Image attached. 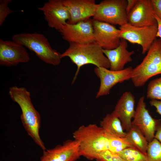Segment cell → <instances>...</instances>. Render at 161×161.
Masks as SVG:
<instances>
[{"label": "cell", "instance_id": "obj_22", "mask_svg": "<svg viewBox=\"0 0 161 161\" xmlns=\"http://www.w3.org/2000/svg\"><path fill=\"white\" fill-rule=\"evenodd\" d=\"M146 97L151 100H161V77L150 82L147 86Z\"/></svg>", "mask_w": 161, "mask_h": 161}, {"label": "cell", "instance_id": "obj_28", "mask_svg": "<svg viewBox=\"0 0 161 161\" xmlns=\"http://www.w3.org/2000/svg\"><path fill=\"white\" fill-rule=\"evenodd\" d=\"M149 103L151 106L155 108L157 112L161 115V100H151Z\"/></svg>", "mask_w": 161, "mask_h": 161}, {"label": "cell", "instance_id": "obj_25", "mask_svg": "<svg viewBox=\"0 0 161 161\" xmlns=\"http://www.w3.org/2000/svg\"><path fill=\"white\" fill-rule=\"evenodd\" d=\"M95 160L97 161H125L118 154L109 150L100 154Z\"/></svg>", "mask_w": 161, "mask_h": 161}, {"label": "cell", "instance_id": "obj_5", "mask_svg": "<svg viewBox=\"0 0 161 161\" xmlns=\"http://www.w3.org/2000/svg\"><path fill=\"white\" fill-rule=\"evenodd\" d=\"M161 74V39L156 38L142 62L133 68L131 79L137 87L143 86L151 78Z\"/></svg>", "mask_w": 161, "mask_h": 161}, {"label": "cell", "instance_id": "obj_26", "mask_svg": "<svg viewBox=\"0 0 161 161\" xmlns=\"http://www.w3.org/2000/svg\"><path fill=\"white\" fill-rule=\"evenodd\" d=\"M11 0H0V26L2 25L7 17L11 13L15 12L8 7Z\"/></svg>", "mask_w": 161, "mask_h": 161}, {"label": "cell", "instance_id": "obj_20", "mask_svg": "<svg viewBox=\"0 0 161 161\" xmlns=\"http://www.w3.org/2000/svg\"><path fill=\"white\" fill-rule=\"evenodd\" d=\"M134 147L147 154L149 143L145 137L137 126L132 125L125 137Z\"/></svg>", "mask_w": 161, "mask_h": 161}, {"label": "cell", "instance_id": "obj_27", "mask_svg": "<svg viewBox=\"0 0 161 161\" xmlns=\"http://www.w3.org/2000/svg\"><path fill=\"white\" fill-rule=\"evenodd\" d=\"M155 14L161 20V0H151Z\"/></svg>", "mask_w": 161, "mask_h": 161}, {"label": "cell", "instance_id": "obj_18", "mask_svg": "<svg viewBox=\"0 0 161 161\" xmlns=\"http://www.w3.org/2000/svg\"><path fill=\"white\" fill-rule=\"evenodd\" d=\"M127 47V41L121 39L119 45L116 48L111 50L103 49L104 55L109 61L110 70H122L124 69L126 64L132 61L131 56L134 54V51H129Z\"/></svg>", "mask_w": 161, "mask_h": 161}, {"label": "cell", "instance_id": "obj_11", "mask_svg": "<svg viewBox=\"0 0 161 161\" xmlns=\"http://www.w3.org/2000/svg\"><path fill=\"white\" fill-rule=\"evenodd\" d=\"M38 9L43 12L48 26L58 31L69 19V13L64 0H49Z\"/></svg>", "mask_w": 161, "mask_h": 161}, {"label": "cell", "instance_id": "obj_30", "mask_svg": "<svg viewBox=\"0 0 161 161\" xmlns=\"http://www.w3.org/2000/svg\"><path fill=\"white\" fill-rule=\"evenodd\" d=\"M154 16L156 20L157 25V31L156 37L161 39V20L154 13Z\"/></svg>", "mask_w": 161, "mask_h": 161}, {"label": "cell", "instance_id": "obj_21", "mask_svg": "<svg viewBox=\"0 0 161 161\" xmlns=\"http://www.w3.org/2000/svg\"><path fill=\"white\" fill-rule=\"evenodd\" d=\"M117 154L125 161H149L147 154L134 147L127 148Z\"/></svg>", "mask_w": 161, "mask_h": 161}, {"label": "cell", "instance_id": "obj_24", "mask_svg": "<svg viewBox=\"0 0 161 161\" xmlns=\"http://www.w3.org/2000/svg\"><path fill=\"white\" fill-rule=\"evenodd\" d=\"M147 155L149 161H161V143L156 138L149 143Z\"/></svg>", "mask_w": 161, "mask_h": 161}, {"label": "cell", "instance_id": "obj_12", "mask_svg": "<svg viewBox=\"0 0 161 161\" xmlns=\"http://www.w3.org/2000/svg\"><path fill=\"white\" fill-rule=\"evenodd\" d=\"M58 31L63 39L69 43H86L95 41L92 19L74 24L67 23Z\"/></svg>", "mask_w": 161, "mask_h": 161}, {"label": "cell", "instance_id": "obj_13", "mask_svg": "<svg viewBox=\"0 0 161 161\" xmlns=\"http://www.w3.org/2000/svg\"><path fill=\"white\" fill-rule=\"evenodd\" d=\"M95 41L103 49L111 50L119 45L120 30L114 25L92 19Z\"/></svg>", "mask_w": 161, "mask_h": 161}, {"label": "cell", "instance_id": "obj_7", "mask_svg": "<svg viewBox=\"0 0 161 161\" xmlns=\"http://www.w3.org/2000/svg\"><path fill=\"white\" fill-rule=\"evenodd\" d=\"M119 37L133 44L140 45L142 52H147L152 43L157 38V25L138 27L127 23L119 28Z\"/></svg>", "mask_w": 161, "mask_h": 161}, {"label": "cell", "instance_id": "obj_6", "mask_svg": "<svg viewBox=\"0 0 161 161\" xmlns=\"http://www.w3.org/2000/svg\"><path fill=\"white\" fill-rule=\"evenodd\" d=\"M127 0H104L97 5L93 19L113 25L122 26L127 23Z\"/></svg>", "mask_w": 161, "mask_h": 161}, {"label": "cell", "instance_id": "obj_16", "mask_svg": "<svg viewBox=\"0 0 161 161\" xmlns=\"http://www.w3.org/2000/svg\"><path fill=\"white\" fill-rule=\"evenodd\" d=\"M69 14L67 23L74 24L94 16L97 4L95 0H64Z\"/></svg>", "mask_w": 161, "mask_h": 161}, {"label": "cell", "instance_id": "obj_9", "mask_svg": "<svg viewBox=\"0 0 161 161\" xmlns=\"http://www.w3.org/2000/svg\"><path fill=\"white\" fill-rule=\"evenodd\" d=\"M131 123L140 129L149 143L155 138L156 132L161 122L151 116L146 108L144 96L139 99Z\"/></svg>", "mask_w": 161, "mask_h": 161}, {"label": "cell", "instance_id": "obj_10", "mask_svg": "<svg viewBox=\"0 0 161 161\" xmlns=\"http://www.w3.org/2000/svg\"><path fill=\"white\" fill-rule=\"evenodd\" d=\"M30 59L24 46L13 40L0 39L1 66H16L19 63H27Z\"/></svg>", "mask_w": 161, "mask_h": 161}, {"label": "cell", "instance_id": "obj_19", "mask_svg": "<svg viewBox=\"0 0 161 161\" xmlns=\"http://www.w3.org/2000/svg\"><path fill=\"white\" fill-rule=\"evenodd\" d=\"M100 126L106 132L114 136L125 137L124 131L120 119L112 113L108 114L100 123Z\"/></svg>", "mask_w": 161, "mask_h": 161}, {"label": "cell", "instance_id": "obj_15", "mask_svg": "<svg viewBox=\"0 0 161 161\" xmlns=\"http://www.w3.org/2000/svg\"><path fill=\"white\" fill-rule=\"evenodd\" d=\"M128 23L133 26L144 27L157 24L151 0H138L127 15Z\"/></svg>", "mask_w": 161, "mask_h": 161}, {"label": "cell", "instance_id": "obj_14", "mask_svg": "<svg viewBox=\"0 0 161 161\" xmlns=\"http://www.w3.org/2000/svg\"><path fill=\"white\" fill-rule=\"evenodd\" d=\"M80 156L78 143L74 140H68L43 151L40 161H75Z\"/></svg>", "mask_w": 161, "mask_h": 161}, {"label": "cell", "instance_id": "obj_1", "mask_svg": "<svg viewBox=\"0 0 161 161\" xmlns=\"http://www.w3.org/2000/svg\"><path fill=\"white\" fill-rule=\"evenodd\" d=\"M8 93L21 109V120L27 134L43 151L47 149L39 134L41 116L32 103L30 92L25 87L14 86L9 88Z\"/></svg>", "mask_w": 161, "mask_h": 161}, {"label": "cell", "instance_id": "obj_3", "mask_svg": "<svg viewBox=\"0 0 161 161\" xmlns=\"http://www.w3.org/2000/svg\"><path fill=\"white\" fill-rule=\"evenodd\" d=\"M69 57L75 64L77 69L72 83L75 81L80 68L84 65L92 64L97 67L110 68L109 61L103 49L95 41L86 43H69L68 48L61 54V58Z\"/></svg>", "mask_w": 161, "mask_h": 161}, {"label": "cell", "instance_id": "obj_8", "mask_svg": "<svg viewBox=\"0 0 161 161\" xmlns=\"http://www.w3.org/2000/svg\"><path fill=\"white\" fill-rule=\"evenodd\" d=\"M132 69L131 66L120 71H113L104 67H96L94 72L100 80V86L96 97L107 95L116 84L131 79Z\"/></svg>", "mask_w": 161, "mask_h": 161}, {"label": "cell", "instance_id": "obj_2", "mask_svg": "<svg viewBox=\"0 0 161 161\" xmlns=\"http://www.w3.org/2000/svg\"><path fill=\"white\" fill-rule=\"evenodd\" d=\"M112 136L95 124L81 126L73 133L74 140L79 144L80 156L89 160H95L101 152L109 151Z\"/></svg>", "mask_w": 161, "mask_h": 161}, {"label": "cell", "instance_id": "obj_23", "mask_svg": "<svg viewBox=\"0 0 161 161\" xmlns=\"http://www.w3.org/2000/svg\"><path fill=\"white\" fill-rule=\"evenodd\" d=\"M131 147H134L126 138L112 136L111 139L109 151L118 153L124 149Z\"/></svg>", "mask_w": 161, "mask_h": 161}, {"label": "cell", "instance_id": "obj_29", "mask_svg": "<svg viewBox=\"0 0 161 161\" xmlns=\"http://www.w3.org/2000/svg\"><path fill=\"white\" fill-rule=\"evenodd\" d=\"M138 0H127L126 7V12L127 15L134 7Z\"/></svg>", "mask_w": 161, "mask_h": 161}, {"label": "cell", "instance_id": "obj_31", "mask_svg": "<svg viewBox=\"0 0 161 161\" xmlns=\"http://www.w3.org/2000/svg\"><path fill=\"white\" fill-rule=\"evenodd\" d=\"M155 138L161 143V124L158 127L156 132Z\"/></svg>", "mask_w": 161, "mask_h": 161}, {"label": "cell", "instance_id": "obj_4", "mask_svg": "<svg viewBox=\"0 0 161 161\" xmlns=\"http://www.w3.org/2000/svg\"><path fill=\"white\" fill-rule=\"evenodd\" d=\"M12 39L34 52L46 64L57 66L61 62V54L52 47L48 39L42 34L20 33L13 35Z\"/></svg>", "mask_w": 161, "mask_h": 161}, {"label": "cell", "instance_id": "obj_17", "mask_svg": "<svg viewBox=\"0 0 161 161\" xmlns=\"http://www.w3.org/2000/svg\"><path fill=\"white\" fill-rule=\"evenodd\" d=\"M135 97L129 91L124 93L117 101L112 113L120 120L124 130L128 132L132 127V120L134 116Z\"/></svg>", "mask_w": 161, "mask_h": 161}]
</instances>
